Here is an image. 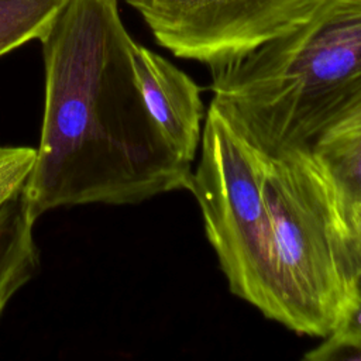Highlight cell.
<instances>
[{"label":"cell","mask_w":361,"mask_h":361,"mask_svg":"<svg viewBox=\"0 0 361 361\" xmlns=\"http://www.w3.org/2000/svg\"><path fill=\"white\" fill-rule=\"evenodd\" d=\"M45 96L34 169L23 189L37 220L78 204H137L192 186V164L147 110L118 0H66L38 38Z\"/></svg>","instance_id":"1"},{"label":"cell","mask_w":361,"mask_h":361,"mask_svg":"<svg viewBox=\"0 0 361 361\" xmlns=\"http://www.w3.org/2000/svg\"><path fill=\"white\" fill-rule=\"evenodd\" d=\"M210 75L213 102L262 152L310 151L361 110V0H320L305 23Z\"/></svg>","instance_id":"2"},{"label":"cell","mask_w":361,"mask_h":361,"mask_svg":"<svg viewBox=\"0 0 361 361\" xmlns=\"http://www.w3.org/2000/svg\"><path fill=\"white\" fill-rule=\"evenodd\" d=\"M264 193L274 233V322L323 338L357 299L347 212L310 151L268 155Z\"/></svg>","instance_id":"3"},{"label":"cell","mask_w":361,"mask_h":361,"mask_svg":"<svg viewBox=\"0 0 361 361\" xmlns=\"http://www.w3.org/2000/svg\"><path fill=\"white\" fill-rule=\"evenodd\" d=\"M190 192L228 289L274 320V233L264 182L268 155L212 100Z\"/></svg>","instance_id":"4"},{"label":"cell","mask_w":361,"mask_h":361,"mask_svg":"<svg viewBox=\"0 0 361 361\" xmlns=\"http://www.w3.org/2000/svg\"><path fill=\"white\" fill-rule=\"evenodd\" d=\"M155 41L209 71L278 38L313 13L320 0H126Z\"/></svg>","instance_id":"5"},{"label":"cell","mask_w":361,"mask_h":361,"mask_svg":"<svg viewBox=\"0 0 361 361\" xmlns=\"http://www.w3.org/2000/svg\"><path fill=\"white\" fill-rule=\"evenodd\" d=\"M133 63L148 113L172 151L192 164L206 116L199 86L168 59L137 42Z\"/></svg>","instance_id":"6"},{"label":"cell","mask_w":361,"mask_h":361,"mask_svg":"<svg viewBox=\"0 0 361 361\" xmlns=\"http://www.w3.org/2000/svg\"><path fill=\"white\" fill-rule=\"evenodd\" d=\"M35 221L23 192L0 209V316L11 298L39 268L34 238Z\"/></svg>","instance_id":"7"},{"label":"cell","mask_w":361,"mask_h":361,"mask_svg":"<svg viewBox=\"0 0 361 361\" xmlns=\"http://www.w3.org/2000/svg\"><path fill=\"white\" fill-rule=\"evenodd\" d=\"M310 152L348 214L361 203V110L323 133Z\"/></svg>","instance_id":"8"},{"label":"cell","mask_w":361,"mask_h":361,"mask_svg":"<svg viewBox=\"0 0 361 361\" xmlns=\"http://www.w3.org/2000/svg\"><path fill=\"white\" fill-rule=\"evenodd\" d=\"M66 0H0V56L38 39Z\"/></svg>","instance_id":"9"},{"label":"cell","mask_w":361,"mask_h":361,"mask_svg":"<svg viewBox=\"0 0 361 361\" xmlns=\"http://www.w3.org/2000/svg\"><path fill=\"white\" fill-rule=\"evenodd\" d=\"M314 347L305 354L309 361L327 360H361V276L357 285V299L350 313L341 323Z\"/></svg>","instance_id":"10"},{"label":"cell","mask_w":361,"mask_h":361,"mask_svg":"<svg viewBox=\"0 0 361 361\" xmlns=\"http://www.w3.org/2000/svg\"><path fill=\"white\" fill-rule=\"evenodd\" d=\"M35 161L34 147L0 144V209L23 192Z\"/></svg>","instance_id":"11"},{"label":"cell","mask_w":361,"mask_h":361,"mask_svg":"<svg viewBox=\"0 0 361 361\" xmlns=\"http://www.w3.org/2000/svg\"><path fill=\"white\" fill-rule=\"evenodd\" d=\"M347 217H348V227H350L351 251H353L357 272L361 276V203L354 206L348 212Z\"/></svg>","instance_id":"12"}]
</instances>
